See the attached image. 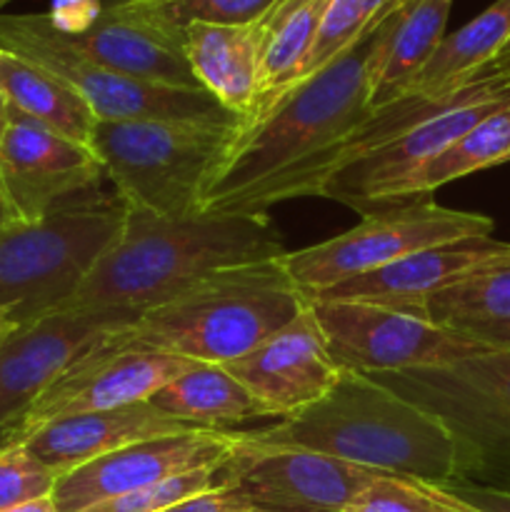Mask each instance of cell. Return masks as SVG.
Masks as SVG:
<instances>
[{
  "mask_svg": "<svg viewBox=\"0 0 510 512\" xmlns=\"http://www.w3.org/2000/svg\"><path fill=\"white\" fill-rule=\"evenodd\" d=\"M8 123H10V105H8V98H5L3 88H0V140H3L5 130H8Z\"/></svg>",
  "mask_w": 510,
  "mask_h": 512,
  "instance_id": "60d3db41",
  "label": "cell"
},
{
  "mask_svg": "<svg viewBox=\"0 0 510 512\" xmlns=\"http://www.w3.org/2000/svg\"><path fill=\"white\" fill-rule=\"evenodd\" d=\"M390 5L393 0H330L308 60L295 83L318 73L338 55L353 48L370 28H375L390 13Z\"/></svg>",
  "mask_w": 510,
  "mask_h": 512,
  "instance_id": "f1b7e54d",
  "label": "cell"
},
{
  "mask_svg": "<svg viewBox=\"0 0 510 512\" xmlns=\"http://www.w3.org/2000/svg\"><path fill=\"white\" fill-rule=\"evenodd\" d=\"M455 495L465 500V503L475 505L483 512H510V490L490 488V485H475V483H455L448 485Z\"/></svg>",
  "mask_w": 510,
  "mask_h": 512,
  "instance_id": "e575fe53",
  "label": "cell"
},
{
  "mask_svg": "<svg viewBox=\"0 0 510 512\" xmlns=\"http://www.w3.org/2000/svg\"><path fill=\"white\" fill-rule=\"evenodd\" d=\"M8 3H10V0H0V8H5Z\"/></svg>",
  "mask_w": 510,
  "mask_h": 512,
  "instance_id": "b9f144b4",
  "label": "cell"
},
{
  "mask_svg": "<svg viewBox=\"0 0 510 512\" xmlns=\"http://www.w3.org/2000/svg\"><path fill=\"white\" fill-rule=\"evenodd\" d=\"M120 200H70L0 235V310L20 325L55 313L78 290L123 225Z\"/></svg>",
  "mask_w": 510,
  "mask_h": 512,
  "instance_id": "8992f818",
  "label": "cell"
},
{
  "mask_svg": "<svg viewBox=\"0 0 510 512\" xmlns=\"http://www.w3.org/2000/svg\"><path fill=\"white\" fill-rule=\"evenodd\" d=\"M58 473L40 463L23 443L0 448V510L53 495Z\"/></svg>",
  "mask_w": 510,
  "mask_h": 512,
  "instance_id": "d6a6232c",
  "label": "cell"
},
{
  "mask_svg": "<svg viewBox=\"0 0 510 512\" xmlns=\"http://www.w3.org/2000/svg\"><path fill=\"white\" fill-rule=\"evenodd\" d=\"M505 108H510V83L478 80L468 98L458 105L413 125L398 138L385 140L383 145L335 170L320 190V198L348 205L360 215L405 203L410 183L430 160Z\"/></svg>",
  "mask_w": 510,
  "mask_h": 512,
  "instance_id": "7c38bea8",
  "label": "cell"
},
{
  "mask_svg": "<svg viewBox=\"0 0 510 512\" xmlns=\"http://www.w3.org/2000/svg\"><path fill=\"white\" fill-rule=\"evenodd\" d=\"M190 430L203 428L168 418L145 400V403L123 405V408L103 410V413H83L53 420L35 430L28 440H23V445L60 478L78 465L128 448L140 440L165 438V435L190 433Z\"/></svg>",
  "mask_w": 510,
  "mask_h": 512,
  "instance_id": "ffe728a7",
  "label": "cell"
},
{
  "mask_svg": "<svg viewBox=\"0 0 510 512\" xmlns=\"http://www.w3.org/2000/svg\"><path fill=\"white\" fill-rule=\"evenodd\" d=\"M510 160V108L490 115L488 120L475 125L473 130L455 140L435 160H430L418 178L410 183L408 198L423 200L430 198L438 188L465 178L478 170L493 168V165Z\"/></svg>",
  "mask_w": 510,
  "mask_h": 512,
  "instance_id": "83f0119b",
  "label": "cell"
},
{
  "mask_svg": "<svg viewBox=\"0 0 510 512\" xmlns=\"http://www.w3.org/2000/svg\"><path fill=\"white\" fill-rule=\"evenodd\" d=\"M198 365L180 355L143 348L115 333L65 368L18 418L0 430V448L28 440L53 420L145 403L155 390Z\"/></svg>",
  "mask_w": 510,
  "mask_h": 512,
  "instance_id": "8fae6325",
  "label": "cell"
},
{
  "mask_svg": "<svg viewBox=\"0 0 510 512\" xmlns=\"http://www.w3.org/2000/svg\"><path fill=\"white\" fill-rule=\"evenodd\" d=\"M255 505L248 498H243L240 493L230 488H215L208 493L193 495V498H185L180 503L170 505V508L160 512H248Z\"/></svg>",
  "mask_w": 510,
  "mask_h": 512,
  "instance_id": "836d02e7",
  "label": "cell"
},
{
  "mask_svg": "<svg viewBox=\"0 0 510 512\" xmlns=\"http://www.w3.org/2000/svg\"><path fill=\"white\" fill-rule=\"evenodd\" d=\"M373 378L443 420L463 450V483L510 490L508 350Z\"/></svg>",
  "mask_w": 510,
  "mask_h": 512,
  "instance_id": "ba28073f",
  "label": "cell"
},
{
  "mask_svg": "<svg viewBox=\"0 0 510 512\" xmlns=\"http://www.w3.org/2000/svg\"><path fill=\"white\" fill-rule=\"evenodd\" d=\"M305 308L308 298L280 260H260L218 270L168 303L145 310L125 338L195 363L225 365L258 348Z\"/></svg>",
  "mask_w": 510,
  "mask_h": 512,
  "instance_id": "277c9868",
  "label": "cell"
},
{
  "mask_svg": "<svg viewBox=\"0 0 510 512\" xmlns=\"http://www.w3.org/2000/svg\"><path fill=\"white\" fill-rule=\"evenodd\" d=\"M308 305L340 370L385 375L438 368L490 350L430 320L425 308L373 300H308Z\"/></svg>",
  "mask_w": 510,
  "mask_h": 512,
  "instance_id": "30bf717a",
  "label": "cell"
},
{
  "mask_svg": "<svg viewBox=\"0 0 510 512\" xmlns=\"http://www.w3.org/2000/svg\"><path fill=\"white\" fill-rule=\"evenodd\" d=\"M15 225H23V223H18V218H15V215H13L10 205L5 203L3 193H0V235H3L5 230L15 228Z\"/></svg>",
  "mask_w": 510,
  "mask_h": 512,
  "instance_id": "f35d334b",
  "label": "cell"
},
{
  "mask_svg": "<svg viewBox=\"0 0 510 512\" xmlns=\"http://www.w3.org/2000/svg\"><path fill=\"white\" fill-rule=\"evenodd\" d=\"M168 418L203 430H230V425L268 418L263 405L223 365L198 363L148 398Z\"/></svg>",
  "mask_w": 510,
  "mask_h": 512,
  "instance_id": "7402d4cb",
  "label": "cell"
},
{
  "mask_svg": "<svg viewBox=\"0 0 510 512\" xmlns=\"http://www.w3.org/2000/svg\"><path fill=\"white\" fill-rule=\"evenodd\" d=\"M90 5V10L50 13L85 55L150 83L200 88L185 58L183 35L155 23L130 0H90Z\"/></svg>",
  "mask_w": 510,
  "mask_h": 512,
  "instance_id": "e0dca14e",
  "label": "cell"
},
{
  "mask_svg": "<svg viewBox=\"0 0 510 512\" xmlns=\"http://www.w3.org/2000/svg\"><path fill=\"white\" fill-rule=\"evenodd\" d=\"M235 128L195 120H98L90 150L120 203L183 220L200 215L205 183Z\"/></svg>",
  "mask_w": 510,
  "mask_h": 512,
  "instance_id": "5b68a950",
  "label": "cell"
},
{
  "mask_svg": "<svg viewBox=\"0 0 510 512\" xmlns=\"http://www.w3.org/2000/svg\"><path fill=\"white\" fill-rule=\"evenodd\" d=\"M393 3H395V0H393ZM390 8H393V5H390Z\"/></svg>",
  "mask_w": 510,
  "mask_h": 512,
  "instance_id": "ee69618b",
  "label": "cell"
},
{
  "mask_svg": "<svg viewBox=\"0 0 510 512\" xmlns=\"http://www.w3.org/2000/svg\"><path fill=\"white\" fill-rule=\"evenodd\" d=\"M18 328L20 323L15 318V310H0V338H5V335H10Z\"/></svg>",
  "mask_w": 510,
  "mask_h": 512,
  "instance_id": "ab89813d",
  "label": "cell"
},
{
  "mask_svg": "<svg viewBox=\"0 0 510 512\" xmlns=\"http://www.w3.org/2000/svg\"><path fill=\"white\" fill-rule=\"evenodd\" d=\"M478 80H505V83H510V40L470 83H478Z\"/></svg>",
  "mask_w": 510,
  "mask_h": 512,
  "instance_id": "8d00e7d4",
  "label": "cell"
},
{
  "mask_svg": "<svg viewBox=\"0 0 510 512\" xmlns=\"http://www.w3.org/2000/svg\"><path fill=\"white\" fill-rule=\"evenodd\" d=\"M123 225L58 310L138 318L208 275L285 253L268 215L173 220L123 205Z\"/></svg>",
  "mask_w": 510,
  "mask_h": 512,
  "instance_id": "7a4b0ae2",
  "label": "cell"
},
{
  "mask_svg": "<svg viewBox=\"0 0 510 512\" xmlns=\"http://www.w3.org/2000/svg\"><path fill=\"white\" fill-rule=\"evenodd\" d=\"M390 20L388 13L353 48L235 128L205 183L200 213L260 215V203L275 185L343 143L373 113V85Z\"/></svg>",
  "mask_w": 510,
  "mask_h": 512,
  "instance_id": "6da1fadb",
  "label": "cell"
},
{
  "mask_svg": "<svg viewBox=\"0 0 510 512\" xmlns=\"http://www.w3.org/2000/svg\"><path fill=\"white\" fill-rule=\"evenodd\" d=\"M238 445L235 430H190L140 440L63 473L50 498L58 512H80L145 485L225 463Z\"/></svg>",
  "mask_w": 510,
  "mask_h": 512,
  "instance_id": "9a60e30c",
  "label": "cell"
},
{
  "mask_svg": "<svg viewBox=\"0 0 510 512\" xmlns=\"http://www.w3.org/2000/svg\"><path fill=\"white\" fill-rule=\"evenodd\" d=\"M105 178L90 148L10 108L0 140V193L18 223L33 225Z\"/></svg>",
  "mask_w": 510,
  "mask_h": 512,
  "instance_id": "5bb4252c",
  "label": "cell"
},
{
  "mask_svg": "<svg viewBox=\"0 0 510 512\" xmlns=\"http://www.w3.org/2000/svg\"><path fill=\"white\" fill-rule=\"evenodd\" d=\"M383 475L300 448H265L245 440L218 465V483L270 512H345Z\"/></svg>",
  "mask_w": 510,
  "mask_h": 512,
  "instance_id": "4fadbf2b",
  "label": "cell"
},
{
  "mask_svg": "<svg viewBox=\"0 0 510 512\" xmlns=\"http://www.w3.org/2000/svg\"><path fill=\"white\" fill-rule=\"evenodd\" d=\"M223 488L218 483V465L213 468H198L190 473L175 475V478L160 480V483L145 485V488L133 490V493L118 495V498L103 500L80 512H160L170 505L180 503L193 495L208 493V490Z\"/></svg>",
  "mask_w": 510,
  "mask_h": 512,
  "instance_id": "1f68e13d",
  "label": "cell"
},
{
  "mask_svg": "<svg viewBox=\"0 0 510 512\" xmlns=\"http://www.w3.org/2000/svg\"><path fill=\"white\" fill-rule=\"evenodd\" d=\"M478 343L488 345L490 350H508L510 353V320L508 323H488V325H470V328L458 330Z\"/></svg>",
  "mask_w": 510,
  "mask_h": 512,
  "instance_id": "d590c367",
  "label": "cell"
},
{
  "mask_svg": "<svg viewBox=\"0 0 510 512\" xmlns=\"http://www.w3.org/2000/svg\"><path fill=\"white\" fill-rule=\"evenodd\" d=\"M248 512H270V510H260V508H253V510H248Z\"/></svg>",
  "mask_w": 510,
  "mask_h": 512,
  "instance_id": "7bdbcfd3",
  "label": "cell"
},
{
  "mask_svg": "<svg viewBox=\"0 0 510 512\" xmlns=\"http://www.w3.org/2000/svg\"><path fill=\"white\" fill-rule=\"evenodd\" d=\"M265 448H300L388 475L463 483V450L445 423L373 375L343 370L325 398L268 428L243 433Z\"/></svg>",
  "mask_w": 510,
  "mask_h": 512,
  "instance_id": "3957f363",
  "label": "cell"
},
{
  "mask_svg": "<svg viewBox=\"0 0 510 512\" xmlns=\"http://www.w3.org/2000/svg\"><path fill=\"white\" fill-rule=\"evenodd\" d=\"M140 13L183 35L190 23L250 25L270 13L278 0H130Z\"/></svg>",
  "mask_w": 510,
  "mask_h": 512,
  "instance_id": "4dcf8cb0",
  "label": "cell"
},
{
  "mask_svg": "<svg viewBox=\"0 0 510 512\" xmlns=\"http://www.w3.org/2000/svg\"><path fill=\"white\" fill-rule=\"evenodd\" d=\"M430 320L450 330L510 320V255L483 265L425 303Z\"/></svg>",
  "mask_w": 510,
  "mask_h": 512,
  "instance_id": "4316f807",
  "label": "cell"
},
{
  "mask_svg": "<svg viewBox=\"0 0 510 512\" xmlns=\"http://www.w3.org/2000/svg\"><path fill=\"white\" fill-rule=\"evenodd\" d=\"M0 50L68 83L98 120H195L240 125V118L200 88L150 83L98 63L55 25L50 13H0Z\"/></svg>",
  "mask_w": 510,
  "mask_h": 512,
  "instance_id": "52a82bcc",
  "label": "cell"
},
{
  "mask_svg": "<svg viewBox=\"0 0 510 512\" xmlns=\"http://www.w3.org/2000/svg\"><path fill=\"white\" fill-rule=\"evenodd\" d=\"M0 512H58L55 508L53 498H38V500H28V503H20V505H13V508H5Z\"/></svg>",
  "mask_w": 510,
  "mask_h": 512,
  "instance_id": "74e56055",
  "label": "cell"
},
{
  "mask_svg": "<svg viewBox=\"0 0 510 512\" xmlns=\"http://www.w3.org/2000/svg\"><path fill=\"white\" fill-rule=\"evenodd\" d=\"M133 315L55 310L0 338V430L13 423L65 368L100 340L123 333Z\"/></svg>",
  "mask_w": 510,
  "mask_h": 512,
  "instance_id": "2e32d148",
  "label": "cell"
},
{
  "mask_svg": "<svg viewBox=\"0 0 510 512\" xmlns=\"http://www.w3.org/2000/svg\"><path fill=\"white\" fill-rule=\"evenodd\" d=\"M453 0H395L390 33L373 85V108L403 98L443 43Z\"/></svg>",
  "mask_w": 510,
  "mask_h": 512,
  "instance_id": "603a6c76",
  "label": "cell"
},
{
  "mask_svg": "<svg viewBox=\"0 0 510 512\" xmlns=\"http://www.w3.org/2000/svg\"><path fill=\"white\" fill-rule=\"evenodd\" d=\"M223 368L248 388L268 418L280 420L318 403L343 375L330 358L310 305L258 348Z\"/></svg>",
  "mask_w": 510,
  "mask_h": 512,
  "instance_id": "ac0fdd59",
  "label": "cell"
},
{
  "mask_svg": "<svg viewBox=\"0 0 510 512\" xmlns=\"http://www.w3.org/2000/svg\"><path fill=\"white\" fill-rule=\"evenodd\" d=\"M510 255V243L495 238H468L435 245L403 260L343 280L308 300H373V303L425 308L430 295L458 283L483 265Z\"/></svg>",
  "mask_w": 510,
  "mask_h": 512,
  "instance_id": "d6986e66",
  "label": "cell"
},
{
  "mask_svg": "<svg viewBox=\"0 0 510 512\" xmlns=\"http://www.w3.org/2000/svg\"><path fill=\"white\" fill-rule=\"evenodd\" d=\"M0 88L10 108L90 148L98 118L68 83L8 50H0Z\"/></svg>",
  "mask_w": 510,
  "mask_h": 512,
  "instance_id": "cb8c5ba5",
  "label": "cell"
},
{
  "mask_svg": "<svg viewBox=\"0 0 510 512\" xmlns=\"http://www.w3.org/2000/svg\"><path fill=\"white\" fill-rule=\"evenodd\" d=\"M265 20L250 25L190 23L183 48L190 70L205 93L245 123L260 88Z\"/></svg>",
  "mask_w": 510,
  "mask_h": 512,
  "instance_id": "44dd1931",
  "label": "cell"
},
{
  "mask_svg": "<svg viewBox=\"0 0 510 512\" xmlns=\"http://www.w3.org/2000/svg\"><path fill=\"white\" fill-rule=\"evenodd\" d=\"M508 40L510 0H495L463 28L445 35L408 93L443 95L463 88L503 50Z\"/></svg>",
  "mask_w": 510,
  "mask_h": 512,
  "instance_id": "d4e9b609",
  "label": "cell"
},
{
  "mask_svg": "<svg viewBox=\"0 0 510 512\" xmlns=\"http://www.w3.org/2000/svg\"><path fill=\"white\" fill-rule=\"evenodd\" d=\"M345 512H483L465 503L448 485L403 475H383L358 495Z\"/></svg>",
  "mask_w": 510,
  "mask_h": 512,
  "instance_id": "f546056e",
  "label": "cell"
},
{
  "mask_svg": "<svg viewBox=\"0 0 510 512\" xmlns=\"http://www.w3.org/2000/svg\"><path fill=\"white\" fill-rule=\"evenodd\" d=\"M328 5L330 0H278L265 15L260 88L248 120L268 108L280 93H285L298 80Z\"/></svg>",
  "mask_w": 510,
  "mask_h": 512,
  "instance_id": "484cf974",
  "label": "cell"
},
{
  "mask_svg": "<svg viewBox=\"0 0 510 512\" xmlns=\"http://www.w3.org/2000/svg\"><path fill=\"white\" fill-rule=\"evenodd\" d=\"M493 220L468 210L443 208L433 200H405L378 213L363 215L355 228L280 255V268L303 290L305 298L343 280L403 260L420 250L468 238H490Z\"/></svg>",
  "mask_w": 510,
  "mask_h": 512,
  "instance_id": "9c48e42d",
  "label": "cell"
}]
</instances>
